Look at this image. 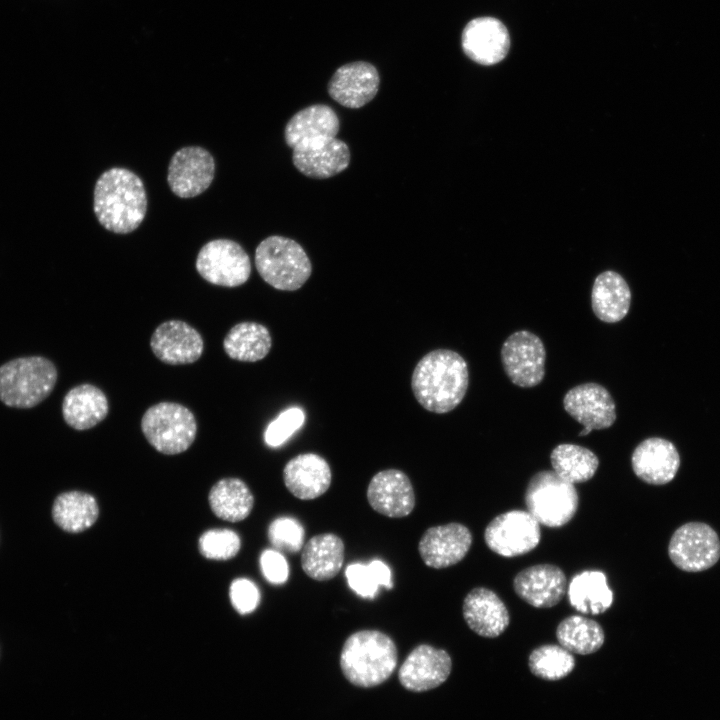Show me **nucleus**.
Here are the masks:
<instances>
[{
	"label": "nucleus",
	"mask_w": 720,
	"mask_h": 720,
	"mask_svg": "<svg viewBox=\"0 0 720 720\" xmlns=\"http://www.w3.org/2000/svg\"><path fill=\"white\" fill-rule=\"evenodd\" d=\"M469 384L467 362L457 352L436 349L416 364L411 388L417 402L427 411L444 414L463 400Z\"/></svg>",
	"instance_id": "1"
},
{
	"label": "nucleus",
	"mask_w": 720,
	"mask_h": 720,
	"mask_svg": "<svg viewBox=\"0 0 720 720\" xmlns=\"http://www.w3.org/2000/svg\"><path fill=\"white\" fill-rule=\"evenodd\" d=\"M93 209L99 223L108 231L127 234L136 230L147 211L141 178L126 168L106 170L95 184Z\"/></svg>",
	"instance_id": "2"
},
{
	"label": "nucleus",
	"mask_w": 720,
	"mask_h": 720,
	"mask_svg": "<svg viewBox=\"0 0 720 720\" xmlns=\"http://www.w3.org/2000/svg\"><path fill=\"white\" fill-rule=\"evenodd\" d=\"M394 641L378 630H360L351 634L341 650L340 667L353 685L370 688L386 681L397 666Z\"/></svg>",
	"instance_id": "3"
},
{
	"label": "nucleus",
	"mask_w": 720,
	"mask_h": 720,
	"mask_svg": "<svg viewBox=\"0 0 720 720\" xmlns=\"http://www.w3.org/2000/svg\"><path fill=\"white\" fill-rule=\"evenodd\" d=\"M57 369L41 356L12 359L0 366V401L28 409L41 403L55 387Z\"/></svg>",
	"instance_id": "4"
},
{
	"label": "nucleus",
	"mask_w": 720,
	"mask_h": 720,
	"mask_svg": "<svg viewBox=\"0 0 720 720\" xmlns=\"http://www.w3.org/2000/svg\"><path fill=\"white\" fill-rule=\"evenodd\" d=\"M255 265L261 278L282 291L301 288L312 273V265L303 247L278 235L262 240L255 250Z\"/></svg>",
	"instance_id": "5"
},
{
	"label": "nucleus",
	"mask_w": 720,
	"mask_h": 720,
	"mask_svg": "<svg viewBox=\"0 0 720 720\" xmlns=\"http://www.w3.org/2000/svg\"><path fill=\"white\" fill-rule=\"evenodd\" d=\"M527 511L542 525L558 528L567 524L578 509L574 484L552 470L534 474L525 491Z\"/></svg>",
	"instance_id": "6"
},
{
	"label": "nucleus",
	"mask_w": 720,
	"mask_h": 720,
	"mask_svg": "<svg viewBox=\"0 0 720 720\" xmlns=\"http://www.w3.org/2000/svg\"><path fill=\"white\" fill-rule=\"evenodd\" d=\"M141 430L147 441L159 452L175 455L186 451L197 434L194 414L184 405L159 402L142 416Z\"/></svg>",
	"instance_id": "7"
},
{
	"label": "nucleus",
	"mask_w": 720,
	"mask_h": 720,
	"mask_svg": "<svg viewBox=\"0 0 720 720\" xmlns=\"http://www.w3.org/2000/svg\"><path fill=\"white\" fill-rule=\"evenodd\" d=\"M672 563L685 572H701L714 566L720 558V539L716 531L703 522H688L678 527L668 545Z\"/></svg>",
	"instance_id": "8"
},
{
	"label": "nucleus",
	"mask_w": 720,
	"mask_h": 720,
	"mask_svg": "<svg viewBox=\"0 0 720 720\" xmlns=\"http://www.w3.org/2000/svg\"><path fill=\"white\" fill-rule=\"evenodd\" d=\"M195 267L207 282L237 287L251 274V262L243 247L230 239H215L206 243L199 251Z\"/></svg>",
	"instance_id": "9"
},
{
	"label": "nucleus",
	"mask_w": 720,
	"mask_h": 720,
	"mask_svg": "<svg viewBox=\"0 0 720 720\" xmlns=\"http://www.w3.org/2000/svg\"><path fill=\"white\" fill-rule=\"evenodd\" d=\"M540 523L524 510H510L496 516L485 528L487 547L503 557L524 555L537 547Z\"/></svg>",
	"instance_id": "10"
},
{
	"label": "nucleus",
	"mask_w": 720,
	"mask_h": 720,
	"mask_svg": "<svg viewBox=\"0 0 720 720\" xmlns=\"http://www.w3.org/2000/svg\"><path fill=\"white\" fill-rule=\"evenodd\" d=\"M545 359L542 340L527 330L512 333L501 348L506 375L512 383L523 388L534 387L543 380Z\"/></svg>",
	"instance_id": "11"
},
{
	"label": "nucleus",
	"mask_w": 720,
	"mask_h": 720,
	"mask_svg": "<svg viewBox=\"0 0 720 720\" xmlns=\"http://www.w3.org/2000/svg\"><path fill=\"white\" fill-rule=\"evenodd\" d=\"M214 176L215 161L211 153L200 146H186L171 157L167 181L176 196L191 198L203 193Z\"/></svg>",
	"instance_id": "12"
},
{
	"label": "nucleus",
	"mask_w": 720,
	"mask_h": 720,
	"mask_svg": "<svg viewBox=\"0 0 720 720\" xmlns=\"http://www.w3.org/2000/svg\"><path fill=\"white\" fill-rule=\"evenodd\" d=\"M461 46L469 59L490 66L505 59L510 50L511 38L501 20L482 16L466 24L461 35Z\"/></svg>",
	"instance_id": "13"
},
{
	"label": "nucleus",
	"mask_w": 720,
	"mask_h": 720,
	"mask_svg": "<svg viewBox=\"0 0 720 720\" xmlns=\"http://www.w3.org/2000/svg\"><path fill=\"white\" fill-rule=\"evenodd\" d=\"M470 530L461 523H448L428 528L418 543L423 562L431 568L442 569L459 563L472 545Z\"/></svg>",
	"instance_id": "14"
},
{
	"label": "nucleus",
	"mask_w": 720,
	"mask_h": 720,
	"mask_svg": "<svg viewBox=\"0 0 720 720\" xmlns=\"http://www.w3.org/2000/svg\"><path fill=\"white\" fill-rule=\"evenodd\" d=\"M452 660L443 649L428 644L416 646L402 663L398 677L412 692H424L444 683L450 675Z\"/></svg>",
	"instance_id": "15"
},
{
	"label": "nucleus",
	"mask_w": 720,
	"mask_h": 720,
	"mask_svg": "<svg viewBox=\"0 0 720 720\" xmlns=\"http://www.w3.org/2000/svg\"><path fill=\"white\" fill-rule=\"evenodd\" d=\"M150 347L154 355L169 365L196 362L204 350L200 333L182 320H168L153 332Z\"/></svg>",
	"instance_id": "16"
},
{
	"label": "nucleus",
	"mask_w": 720,
	"mask_h": 720,
	"mask_svg": "<svg viewBox=\"0 0 720 720\" xmlns=\"http://www.w3.org/2000/svg\"><path fill=\"white\" fill-rule=\"evenodd\" d=\"M565 411L584 428L606 429L616 420V405L608 390L597 383L571 388L563 398Z\"/></svg>",
	"instance_id": "17"
},
{
	"label": "nucleus",
	"mask_w": 720,
	"mask_h": 720,
	"mask_svg": "<svg viewBox=\"0 0 720 720\" xmlns=\"http://www.w3.org/2000/svg\"><path fill=\"white\" fill-rule=\"evenodd\" d=\"M367 500L374 511L390 518L406 517L415 507L413 485L398 469L376 473L368 484Z\"/></svg>",
	"instance_id": "18"
},
{
	"label": "nucleus",
	"mask_w": 720,
	"mask_h": 720,
	"mask_svg": "<svg viewBox=\"0 0 720 720\" xmlns=\"http://www.w3.org/2000/svg\"><path fill=\"white\" fill-rule=\"evenodd\" d=\"M379 84L375 66L365 61L351 62L334 72L328 83V93L340 105L357 109L376 96Z\"/></svg>",
	"instance_id": "19"
},
{
	"label": "nucleus",
	"mask_w": 720,
	"mask_h": 720,
	"mask_svg": "<svg viewBox=\"0 0 720 720\" xmlns=\"http://www.w3.org/2000/svg\"><path fill=\"white\" fill-rule=\"evenodd\" d=\"M515 593L536 608L557 605L567 591L563 570L552 564H537L521 570L513 580Z\"/></svg>",
	"instance_id": "20"
},
{
	"label": "nucleus",
	"mask_w": 720,
	"mask_h": 720,
	"mask_svg": "<svg viewBox=\"0 0 720 720\" xmlns=\"http://www.w3.org/2000/svg\"><path fill=\"white\" fill-rule=\"evenodd\" d=\"M631 463L635 475L643 482L664 485L676 476L680 467V455L669 440L651 437L637 445L632 453Z\"/></svg>",
	"instance_id": "21"
},
{
	"label": "nucleus",
	"mask_w": 720,
	"mask_h": 720,
	"mask_svg": "<svg viewBox=\"0 0 720 720\" xmlns=\"http://www.w3.org/2000/svg\"><path fill=\"white\" fill-rule=\"evenodd\" d=\"M340 123L335 111L323 104L308 106L288 121L284 137L292 148H306L335 138Z\"/></svg>",
	"instance_id": "22"
},
{
	"label": "nucleus",
	"mask_w": 720,
	"mask_h": 720,
	"mask_svg": "<svg viewBox=\"0 0 720 720\" xmlns=\"http://www.w3.org/2000/svg\"><path fill=\"white\" fill-rule=\"evenodd\" d=\"M332 473L328 462L315 453L299 454L283 469V481L288 491L298 499L312 500L330 487Z\"/></svg>",
	"instance_id": "23"
},
{
	"label": "nucleus",
	"mask_w": 720,
	"mask_h": 720,
	"mask_svg": "<svg viewBox=\"0 0 720 720\" xmlns=\"http://www.w3.org/2000/svg\"><path fill=\"white\" fill-rule=\"evenodd\" d=\"M462 611L469 628L482 637L495 638L510 623L504 602L494 591L485 587H476L466 595Z\"/></svg>",
	"instance_id": "24"
},
{
	"label": "nucleus",
	"mask_w": 720,
	"mask_h": 720,
	"mask_svg": "<svg viewBox=\"0 0 720 720\" xmlns=\"http://www.w3.org/2000/svg\"><path fill=\"white\" fill-rule=\"evenodd\" d=\"M292 161L305 176L325 179L348 167L350 150L345 142L335 137L310 147L293 149Z\"/></svg>",
	"instance_id": "25"
},
{
	"label": "nucleus",
	"mask_w": 720,
	"mask_h": 720,
	"mask_svg": "<svg viewBox=\"0 0 720 720\" xmlns=\"http://www.w3.org/2000/svg\"><path fill=\"white\" fill-rule=\"evenodd\" d=\"M108 412L109 403L105 393L88 383L70 389L62 402L63 418L75 430L96 426L106 418Z\"/></svg>",
	"instance_id": "26"
},
{
	"label": "nucleus",
	"mask_w": 720,
	"mask_h": 720,
	"mask_svg": "<svg viewBox=\"0 0 720 720\" xmlns=\"http://www.w3.org/2000/svg\"><path fill=\"white\" fill-rule=\"evenodd\" d=\"M343 540L334 533H322L310 538L301 551V567L316 581L334 578L344 562Z\"/></svg>",
	"instance_id": "27"
},
{
	"label": "nucleus",
	"mask_w": 720,
	"mask_h": 720,
	"mask_svg": "<svg viewBox=\"0 0 720 720\" xmlns=\"http://www.w3.org/2000/svg\"><path fill=\"white\" fill-rule=\"evenodd\" d=\"M631 304V291L624 278L614 271L599 274L591 291V306L596 317L606 323L622 320Z\"/></svg>",
	"instance_id": "28"
},
{
	"label": "nucleus",
	"mask_w": 720,
	"mask_h": 720,
	"mask_svg": "<svg viewBox=\"0 0 720 720\" xmlns=\"http://www.w3.org/2000/svg\"><path fill=\"white\" fill-rule=\"evenodd\" d=\"M570 605L580 613L598 615L607 611L613 603L605 573L585 570L574 575L568 585Z\"/></svg>",
	"instance_id": "29"
},
{
	"label": "nucleus",
	"mask_w": 720,
	"mask_h": 720,
	"mask_svg": "<svg viewBox=\"0 0 720 720\" xmlns=\"http://www.w3.org/2000/svg\"><path fill=\"white\" fill-rule=\"evenodd\" d=\"M272 338L268 328L260 323L246 321L234 325L223 340L225 353L233 360L256 362L270 352Z\"/></svg>",
	"instance_id": "30"
},
{
	"label": "nucleus",
	"mask_w": 720,
	"mask_h": 720,
	"mask_svg": "<svg viewBox=\"0 0 720 720\" xmlns=\"http://www.w3.org/2000/svg\"><path fill=\"white\" fill-rule=\"evenodd\" d=\"M99 508L96 499L82 491L59 494L52 506V518L57 526L69 533H80L97 520Z\"/></svg>",
	"instance_id": "31"
},
{
	"label": "nucleus",
	"mask_w": 720,
	"mask_h": 720,
	"mask_svg": "<svg viewBox=\"0 0 720 720\" xmlns=\"http://www.w3.org/2000/svg\"><path fill=\"white\" fill-rule=\"evenodd\" d=\"M209 504L220 519L238 522L244 520L253 509L254 497L247 484L238 478H224L213 485L209 492Z\"/></svg>",
	"instance_id": "32"
},
{
	"label": "nucleus",
	"mask_w": 720,
	"mask_h": 720,
	"mask_svg": "<svg viewBox=\"0 0 720 720\" xmlns=\"http://www.w3.org/2000/svg\"><path fill=\"white\" fill-rule=\"evenodd\" d=\"M559 645L571 653L588 655L598 651L605 641L601 625L582 615H571L557 626Z\"/></svg>",
	"instance_id": "33"
},
{
	"label": "nucleus",
	"mask_w": 720,
	"mask_h": 720,
	"mask_svg": "<svg viewBox=\"0 0 720 720\" xmlns=\"http://www.w3.org/2000/svg\"><path fill=\"white\" fill-rule=\"evenodd\" d=\"M553 471L564 480L575 484L590 480L599 466L594 452L576 444H559L551 452Z\"/></svg>",
	"instance_id": "34"
},
{
	"label": "nucleus",
	"mask_w": 720,
	"mask_h": 720,
	"mask_svg": "<svg viewBox=\"0 0 720 720\" xmlns=\"http://www.w3.org/2000/svg\"><path fill=\"white\" fill-rule=\"evenodd\" d=\"M528 664L535 676L544 680H560L574 669L575 659L562 646L547 644L531 652Z\"/></svg>",
	"instance_id": "35"
},
{
	"label": "nucleus",
	"mask_w": 720,
	"mask_h": 720,
	"mask_svg": "<svg viewBox=\"0 0 720 720\" xmlns=\"http://www.w3.org/2000/svg\"><path fill=\"white\" fill-rule=\"evenodd\" d=\"M345 575L350 588L363 598H374L379 586L387 589L393 586L391 570L380 560H373L368 565L350 564Z\"/></svg>",
	"instance_id": "36"
},
{
	"label": "nucleus",
	"mask_w": 720,
	"mask_h": 720,
	"mask_svg": "<svg viewBox=\"0 0 720 720\" xmlns=\"http://www.w3.org/2000/svg\"><path fill=\"white\" fill-rule=\"evenodd\" d=\"M238 534L229 529H212L199 538V551L207 559L228 560L240 550Z\"/></svg>",
	"instance_id": "37"
},
{
	"label": "nucleus",
	"mask_w": 720,
	"mask_h": 720,
	"mask_svg": "<svg viewBox=\"0 0 720 720\" xmlns=\"http://www.w3.org/2000/svg\"><path fill=\"white\" fill-rule=\"evenodd\" d=\"M268 538L277 550L297 553L304 546L305 530L297 519L283 516L271 522Z\"/></svg>",
	"instance_id": "38"
},
{
	"label": "nucleus",
	"mask_w": 720,
	"mask_h": 720,
	"mask_svg": "<svg viewBox=\"0 0 720 720\" xmlns=\"http://www.w3.org/2000/svg\"><path fill=\"white\" fill-rule=\"evenodd\" d=\"M305 421V413L298 407L283 411L270 422L264 434L265 443L270 447H278L288 440Z\"/></svg>",
	"instance_id": "39"
},
{
	"label": "nucleus",
	"mask_w": 720,
	"mask_h": 720,
	"mask_svg": "<svg viewBox=\"0 0 720 720\" xmlns=\"http://www.w3.org/2000/svg\"><path fill=\"white\" fill-rule=\"evenodd\" d=\"M229 595L231 604L242 615L253 612L260 602L258 587L247 578L235 579L230 585Z\"/></svg>",
	"instance_id": "40"
},
{
	"label": "nucleus",
	"mask_w": 720,
	"mask_h": 720,
	"mask_svg": "<svg viewBox=\"0 0 720 720\" xmlns=\"http://www.w3.org/2000/svg\"><path fill=\"white\" fill-rule=\"evenodd\" d=\"M260 567L265 579L272 584H283L288 579L289 566L279 551L264 550L260 556Z\"/></svg>",
	"instance_id": "41"
}]
</instances>
